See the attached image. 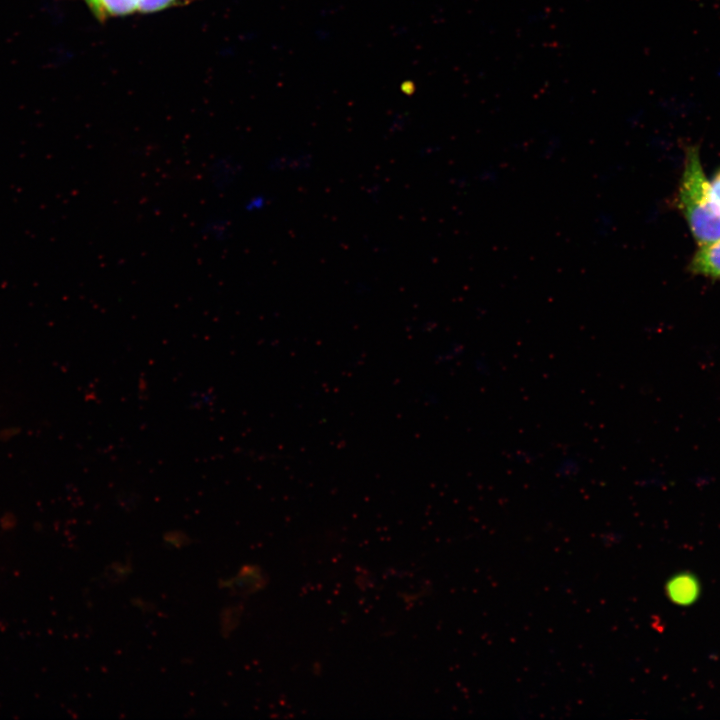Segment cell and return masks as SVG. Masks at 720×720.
<instances>
[{"label": "cell", "instance_id": "1", "mask_svg": "<svg viewBox=\"0 0 720 720\" xmlns=\"http://www.w3.org/2000/svg\"><path fill=\"white\" fill-rule=\"evenodd\" d=\"M698 245L720 239V202L704 173L697 146H689L674 198Z\"/></svg>", "mask_w": 720, "mask_h": 720}, {"label": "cell", "instance_id": "2", "mask_svg": "<svg viewBox=\"0 0 720 720\" xmlns=\"http://www.w3.org/2000/svg\"><path fill=\"white\" fill-rule=\"evenodd\" d=\"M698 246L688 270L694 275L720 281V239Z\"/></svg>", "mask_w": 720, "mask_h": 720}, {"label": "cell", "instance_id": "3", "mask_svg": "<svg viewBox=\"0 0 720 720\" xmlns=\"http://www.w3.org/2000/svg\"><path fill=\"white\" fill-rule=\"evenodd\" d=\"M665 591L673 603L688 606L698 599L701 591L700 582L694 574L681 572L667 581Z\"/></svg>", "mask_w": 720, "mask_h": 720}, {"label": "cell", "instance_id": "4", "mask_svg": "<svg viewBox=\"0 0 720 720\" xmlns=\"http://www.w3.org/2000/svg\"><path fill=\"white\" fill-rule=\"evenodd\" d=\"M94 13L100 19L108 17L125 16L138 10L139 0H85Z\"/></svg>", "mask_w": 720, "mask_h": 720}, {"label": "cell", "instance_id": "5", "mask_svg": "<svg viewBox=\"0 0 720 720\" xmlns=\"http://www.w3.org/2000/svg\"><path fill=\"white\" fill-rule=\"evenodd\" d=\"M178 0H139L138 10L142 13H154L175 6Z\"/></svg>", "mask_w": 720, "mask_h": 720}, {"label": "cell", "instance_id": "6", "mask_svg": "<svg viewBox=\"0 0 720 720\" xmlns=\"http://www.w3.org/2000/svg\"><path fill=\"white\" fill-rule=\"evenodd\" d=\"M232 164L226 160L215 164L213 178L218 185L225 186L232 181Z\"/></svg>", "mask_w": 720, "mask_h": 720}, {"label": "cell", "instance_id": "7", "mask_svg": "<svg viewBox=\"0 0 720 720\" xmlns=\"http://www.w3.org/2000/svg\"><path fill=\"white\" fill-rule=\"evenodd\" d=\"M226 231L225 224L223 225L222 222L217 220L211 221L207 225V233L214 238H217L219 233L223 236Z\"/></svg>", "mask_w": 720, "mask_h": 720}, {"label": "cell", "instance_id": "8", "mask_svg": "<svg viewBox=\"0 0 720 720\" xmlns=\"http://www.w3.org/2000/svg\"><path fill=\"white\" fill-rule=\"evenodd\" d=\"M710 183L716 198L720 202V168L714 173Z\"/></svg>", "mask_w": 720, "mask_h": 720}]
</instances>
